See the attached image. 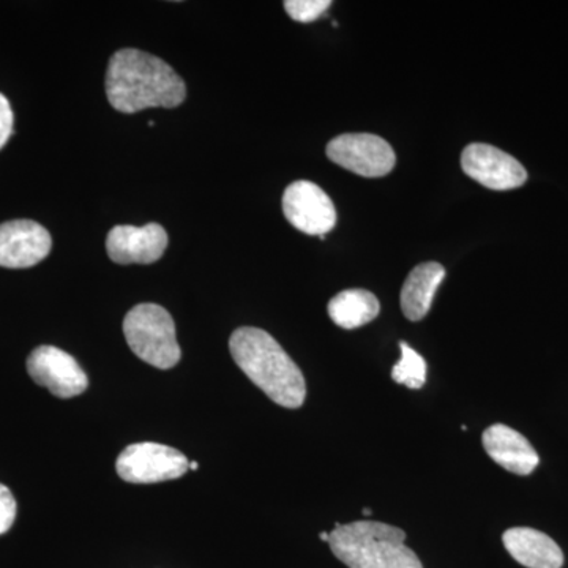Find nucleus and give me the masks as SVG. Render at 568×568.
Returning a JSON list of instances; mask_svg holds the SVG:
<instances>
[{
    "label": "nucleus",
    "instance_id": "nucleus-5",
    "mask_svg": "<svg viewBox=\"0 0 568 568\" xmlns=\"http://www.w3.org/2000/svg\"><path fill=\"white\" fill-rule=\"evenodd\" d=\"M185 455L162 444L141 443L126 447L119 455L115 469L129 484H159L181 478L189 470Z\"/></svg>",
    "mask_w": 568,
    "mask_h": 568
},
{
    "label": "nucleus",
    "instance_id": "nucleus-10",
    "mask_svg": "<svg viewBox=\"0 0 568 568\" xmlns=\"http://www.w3.org/2000/svg\"><path fill=\"white\" fill-rule=\"evenodd\" d=\"M51 234L32 220L0 224V267H33L51 253Z\"/></svg>",
    "mask_w": 568,
    "mask_h": 568
},
{
    "label": "nucleus",
    "instance_id": "nucleus-9",
    "mask_svg": "<svg viewBox=\"0 0 568 568\" xmlns=\"http://www.w3.org/2000/svg\"><path fill=\"white\" fill-rule=\"evenodd\" d=\"M462 166L470 179L497 192L518 189L528 181V173L517 159L495 145L480 142H474L463 151Z\"/></svg>",
    "mask_w": 568,
    "mask_h": 568
},
{
    "label": "nucleus",
    "instance_id": "nucleus-7",
    "mask_svg": "<svg viewBox=\"0 0 568 568\" xmlns=\"http://www.w3.org/2000/svg\"><path fill=\"white\" fill-rule=\"evenodd\" d=\"M283 212L295 230L308 235L331 233L336 224L335 205L328 194L316 183L297 181L283 194Z\"/></svg>",
    "mask_w": 568,
    "mask_h": 568
},
{
    "label": "nucleus",
    "instance_id": "nucleus-6",
    "mask_svg": "<svg viewBox=\"0 0 568 568\" xmlns=\"http://www.w3.org/2000/svg\"><path fill=\"white\" fill-rule=\"evenodd\" d=\"M327 156L351 173L364 178H383L395 168V152L376 134L347 133L327 144Z\"/></svg>",
    "mask_w": 568,
    "mask_h": 568
},
{
    "label": "nucleus",
    "instance_id": "nucleus-2",
    "mask_svg": "<svg viewBox=\"0 0 568 568\" xmlns=\"http://www.w3.org/2000/svg\"><path fill=\"white\" fill-rule=\"evenodd\" d=\"M230 349L239 368L276 405L287 409L304 405L305 377L274 336L261 328L241 327L231 335Z\"/></svg>",
    "mask_w": 568,
    "mask_h": 568
},
{
    "label": "nucleus",
    "instance_id": "nucleus-20",
    "mask_svg": "<svg viewBox=\"0 0 568 568\" xmlns=\"http://www.w3.org/2000/svg\"><path fill=\"white\" fill-rule=\"evenodd\" d=\"M328 537H331V532H321L320 538L323 541H328Z\"/></svg>",
    "mask_w": 568,
    "mask_h": 568
},
{
    "label": "nucleus",
    "instance_id": "nucleus-3",
    "mask_svg": "<svg viewBox=\"0 0 568 568\" xmlns=\"http://www.w3.org/2000/svg\"><path fill=\"white\" fill-rule=\"evenodd\" d=\"M328 545L349 568H424L416 552L406 547L405 530L386 523H336Z\"/></svg>",
    "mask_w": 568,
    "mask_h": 568
},
{
    "label": "nucleus",
    "instance_id": "nucleus-18",
    "mask_svg": "<svg viewBox=\"0 0 568 568\" xmlns=\"http://www.w3.org/2000/svg\"><path fill=\"white\" fill-rule=\"evenodd\" d=\"M17 518V500L9 488L0 485V536L9 532Z\"/></svg>",
    "mask_w": 568,
    "mask_h": 568
},
{
    "label": "nucleus",
    "instance_id": "nucleus-4",
    "mask_svg": "<svg viewBox=\"0 0 568 568\" xmlns=\"http://www.w3.org/2000/svg\"><path fill=\"white\" fill-rule=\"evenodd\" d=\"M123 334L130 349L145 364L170 369L181 361L175 324L163 306L141 304L123 320Z\"/></svg>",
    "mask_w": 568,
    "mask_h": 568
},
{
    "label": "nucleus",
    "instance_id": "nucleus-11",
    "mask_svg": "<svg viewBox=\"0 0 568 568\" xmlns=\"http://www.w3.org/2000/svg\"><path fill=\"white\" fill-rule=\"evenodd\" d=\"M166 246V231L156 223L142 227L119 224L112 227L106 239L108 254L114 263L122 265L156 263Z\"/></svg>",
    "mask_w": 568,
    "mask_h": 568
},
{
    "label": "nucleus",
    "instance_id": "nucleus-1",
    "mask_svg": "<svg viewBox=\"0 0 568 568\" xmlns=\"http://www.w3.org/2000/svg\"><path fill=\"white\" fill-rule=\"evenodd\" d=\"M106 95L119 112L175 108L186 97L185 82L162 59L126 48L112 55L106 73Z\"/></svg>",
    "mask_w": 568,
    "mask_h": 568
},
{
    "label": "nucleus",
    "instance_id": "nucleus-16",
    "mask_svg": "<svg viewBox=\"0 0 568 568\" xmlns=\"http://www.w3.org/2000/svg\"><path fill=\"white\" fill-rule=\"evenodd\" d=\"M399 351H402V358L392 369V379L396 384L414 388V390L424 387L426 383L425 358L406 342H399Z\"/></svg>",
    "mask_w": 568,
    "mask_h": 568
},
{
    "label": "nucleus",
    "instance_id": "nucleus-22",
    "mask_svg": "<svg viewBox=\"0 0 568 568\" xmlns=\"http://www.w3.org/2000/svg\"><path fill=\"white\" fill-rule=\"evenodd\" d=\"M362 514H364L365 517H369V515H372V508L365 507Z\"/></svg>",
    "mask_w": 568,
    "mask_h": 568
},
{
    "label": "nucleus",
    "instance_id": "nucleus-14",
    "mask_svg": "<svg viewBox=\"0 0 568 568\" xmlns=\"http://www.w3.org/2000/svg\"><path fill=\"white\" fill-rule=\"evenodd\" d=\"M444 278L446 268L439 263H424L410 272L402 290V310L407 320L417 323L428 315Z\"/></svg>",
    "mask_w": 568,
    "mask_h": 568
},
{
    "label": "nucleus",
    "instance_id": "nucleus-19",
    "mask_svg": "<svg viewBox=\"0 0 568 568\" xmlns=\"http://www.w3.org/2000/svg\"><path fill=\"white\" fill-rule=\"evenodd\" d=\"M13 119L9 100L0 93V149L9 142L13 133Z\"/></svg>",
    "mask_w": 568,
    "mask_h": 568
},
{
    "label": "nucleus",
    "instance_id": "nucleus-13",
    "mask_svg": "<svg viewBox=\"0 0 568 568\" xmlns=\"http://www.w3.org/2000/svg\"><path fill=\"white\" fill-rule=\"evenodd\" d=\"M504 547L511 558L528 568H560L562 549L540 530L530 528L508 529L503 536Z\"/></svg>",
    "mask_w": 568,
    "mask_h": 568
},
{
    "label": "nucleus",
    "instance_id": "nucleus-15",
    "mask_svg": "<svg viewBox=\"0 0 568 568\" xmlns=\"http://www.w3.org/2000/svg\"><path fill=\"white\" fill-rule=\"evenodd\" d=\"M327 312L338 327L353 331L375 321L379 315L381 304L369 291L347 290L328 302Z\"/></svg>",
    "mask_w": 568,
    "mask_h": 568
},
{
    "label": "nucleus",
    "instance_id": "nucleus-8",
    "mask_svg": "<svg viewBox=\"0 0 568 568\" xmlns=\"http://www.w3.org/2000/svg\"><path fill=\"white\" fill-rule=\"evenodd\" d=\"M28 372L39 386L58 398H73L89 386L88 375L80 364L54 346H40L28 358Z\"/></svg>",
    "mask_w": 568,
    "mask_h": 568
},
{
    "label": "nucleus",
    "instance_id": "nucleus-17",
    "mask_svg": "<svg viewBox=\"0 0 568 568\" xmlns=\"http://www.w3.org/2000/svg\"><path fill=\"white\" fill-rule=\"evenodd\" d=\"M331 6V0H287L284 2L287 14L298 22L316 21Z\"/></svg>",
    "mask_w": 568,
    "mask_h": 568
},
{
    "label": "nucleus",
    "instance_id": "nucleus-21",
    "mask_svg": "<svg viewBox=\"0 0 568 568\" xmlns=\"http://www.w3.org/2000/svg\"><path fill=\"white\" fill-rule=\"evenodd\" d=\"M197 467H200V465H197L196 462H190V465H189L190 470H197Z\"/></svg>",
    "mask_w": 568,
    "mask_h": 568
},
{
    "label": "nucleus",
    "instance_id": "nucleus-12",
    "mask_svg": "<svg viewBox=\"0 0 568 568\" xmlns=\"http://www.w3.org/2000/svg\"><path fill=\"white\" fill-rule=\"evenodd\" d=\"M481 443L493 462L517 476H529L540 463L529 440L510 426L503 424L489 426L485 429Z\"/></svg>",
    "mask_w": 568,
    "mask_h": 568
}]
</instances>
